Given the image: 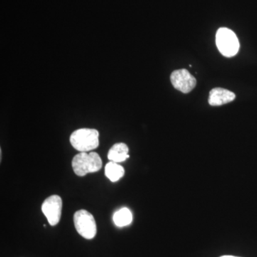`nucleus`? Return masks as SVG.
Instances as JSON below:
<instances>
[{
	"label": "nucleus",
	"instance_id": "0eeeda50",
	"mask_svg": "<svg viewBox=\"0 0 257 257\" xmlns=\"http://www.w3.org/2000/svg\"><path fill=\"white\" fill-rule=\"evenodd\" d=\"M235 94L223 88H214L209 92V103L211 106H221L234 101Z\"/></svg>",
	"mask_w": 257,
	"mask_h": 257
},
{
	"label": "nucleus",
	"instance_id": "9b49d317",
	"mask_svg": "<svg viewBox=\"0 0 257 257\" xmlns=\"http://www.w3.org/2000/svg\"><path fill=\"white\" fill-rule=\"evenodd\" d=\"M220 257H238V256H229V255H226V256H222Z\"/></svg>",
	"mask_w": 257,
	"mask_h": 257
},
{
	"label": "nucleus",
	"instance_id": "9d476101",
	"mask_svg": "<svg viewBox=\"0 0 257 257\" xmlns=\"http://www.w3.org/2000/svg\"><path fill=\"white\" fill-rule=\"evenodd\" d=\"M133 219V214L127 208H122L116 211L113 216V221L115 225L119 227L128 226L131 224Z\"/></svg>",
	"mask_w": 257,
	"mask_h": 257
},
{
	"label": "nucleus",
	"instance_id": "6e6552de",
	"mask_svg": "<svg viewBox=\"0 0 257 257\" xmlns=\"http://www.w3.org/2000/svg\"><path fill=\"white\" fill-rule=\"evenodd\" d=\"M130 158L128 147L124 143H116L113 145L108 152V159L111 162L119 163Z\"/></svg>",
	"mask_w": 257,
	"mask_h": 257
},
{
	"label": "nucleus",
	"instance_id": "423d86ee",
	"mask_svg": "<svg viewBox=\"0 0 257 257\" xmlns=\"http://www.w3.org/2000/svg\"><path fill=\"white\" fill-rule=\"evenodd\" d=\"M170 79L173 87L185 94L190 92L197 84L195 77L186 69L174 71Z\"/></svg>",
	"mask_w": 257,
	"mask_h": 257
},
{
	"label": "nucleus",
	"instance_id": "39448f33",
	"mask_svg": "<svg viewBox=\"0 0 257 257\" xmlns=\"http://www.w3.org/2000/svg\"><path fill=\"white\" fill-rule=\"evenodd\" d=\"M62 200L60 196L52 195L47 198L42 205V211L51 226L60 222L62 214Z\"/></svg>",
	"mask_w": 257,
	"mask_h": 257
},
{
	"label": "nucleus",
	"instance_id": "1a4fd4ad",
	"mask_svg": "<svg viewBox=\"0 0 257 257\" xmlns=\"http://www.w3.org/2000/svg\"><path fill=\"white\" fill-rule=\"evenodd\" d=\"M105 175L111 182H117L124 175V169L116 162H109L105 167Z\"/></svg>",
	"mask_w": 257,
	"mask_h": 257
},
{
	"label": "nucleus",
	"instance_id": "20e7f679",
	"mask_svg": "<svg viewBox=\"0 0 257 257\" xmlns=\"http://www.w3.org/2000/svg\"><path fill=\"white\" fill-rule=\"evenodd\" d=\"M74 223L76 230L82 237L92 239L96 234V225L94 216L89 211L79 210L74 214Z\"/></svg>",
	"mask_w": 257,
	"mask_h": 257
},
{
	"label": "nucleus",
	"instance_id": "f257e3e1",
	"mask_svg": "<svg viewBox=\"0 0 257 257\" xmlns=\"http://www.w3.org/2000/svg\"><path fill=\"white\" fill-rule=\"evenodd\" d=\"M99 132L94 128H79L71 135L69 141L77 151L88 152L99 146Z\"/></svg>",
	"mask_w": 257,
	"mask_h": 257
},
{
	"label": "nucleus",
	"instance_id": "7ed1b4c3",
	"mask_svg": "<svg viewBox=\"0 0 257 257\" xmlns=\"http://www.w3.org/2000/svg\"><path fill=\"white\" fill-rule=\"evenodd\" d=\"M216 44L218 50L224 57H234L239 50V42L232 30L219 28L216 32Z\"/></svg>",
	"mask_w": 257,
	"mask_h": 257
},
{
	"label": "nucleus",
	"instance_id": "f03ea898",
	"mask_svg": "<svg viewBox=\"0 0 257 257\" xmlns=\"http://www.w3.org/2000/svg\"><path fill=\"white\" fill-rule=\"evenodd\" d=\"M74 173L79 177H84L89 173L100 170L102 161L96 152H80L74 157L72 162Z\"/></svg>",
	"mask_w": 257,
	"mask_h": 257
}]
</instances>
